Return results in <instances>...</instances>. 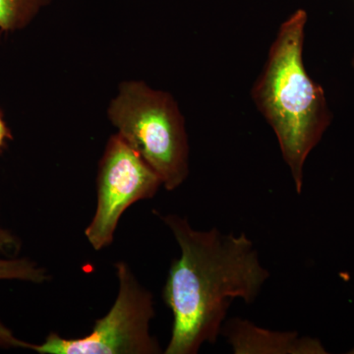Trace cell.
Returning a JSON list of instances; mask_svg holds the SVG:
<instances>
[{"mask_svg": "<svg viewBox=\"0 0 354 354\" xmlns=\"http://www.w3.org/2000/svg\"><path fill=\"white\" fill-rule=\"evenodd\" d=\"M162 180L121 135L109 139L97 172V209L85 235L95 251L113 243L121 216L131 205L157 194Z\"/></svg>", "mask_w": 354, "mask_h": 354, "instance_id": "5b68a950", "label": "cell"}, {"mask_svg": "<svg viewBox=\"0 0 354 354\" xmlns=\"http://www.w3.org/2000/svg\"><path fill=\"white\" fill-rule=\"evenodd\" d=\"M118 293L106 316L95 321L90 334L65 339L51 333L41 344L20 341L12 333L3 339L4 348L31 349L41 354H158L160 344L151 335L155 317L153 295L139 283L125 262L115 264Z\"/></svg>", "mask_w": 354, "mask_h": 354, "instance_id": "277c9868", "label": "cell"}, {"mask_svg": "<svg viewBox=\"0 0 354 354\" xmlns=\"http://www.w3.org/2000/svg\"><path fill=\"white\" fill-rule=\"evenodd\" d=\"M53 0H0V35L28 27Z\"/></svg>", "mask_w": 354, "mask_h": 354, "instance_id": "52a82bcc", "label": "cell"}, {"mask_svg": "<svg viewBox=\"0 0 354 354\" xmlns=\"http://www.w3.org/2000/svg\"><path fill=\"white\" fill-rule=\"evenodd\" d=\"M21 249L20 239L0 225V253L13 257Z\"/></svg>", "mask_w": 354, "mask_h": 354, "instance_id": "9c48e42d", "label": "cell"}, {"mask_svg": "<svg viewBox=\"0 0 354 354\" xmlns=\"http://www.w3.org/2000/svg\"><path fill=\"white\" fill-rule=\"evenodd\" d=\"M48 279L46 270L29 258L0 257V281L43 283Z\"/></svg>", "mask_w": 354, "mask_h": 354, "instance_id": "ba28073f", "label": "cell"}, {"mask_svg": "<svg viewBox=\"0 0 354 354\" xmlns=\"http://www.w3.org/2000/svg\"><path fill=\"white\" fill-rule=\"evenodd\" d=\"M108 116L165 189L183 185L190 171L189 141L183 114L169 93L143 81H125L109 104Z\"/></svg>", "mask_w": 354, "mask_h": 354, "instance_id": "3957f363", "label": "cell"}, {"mask_svg": "<svg viewBox=\"0 0 354 354\" xmlns=\"http://www.w3.org/2000/svg\"><path fill=\"white\" fill-rule=\"evenodd\" d=\"M353 66L354 67V55H353Z\"/></svg>", "mask_w": 354, "mask_h": 354, "instance_id": "8fae6325", "label": "cell"}, {"mask_svg": "<svg viewBox=\"0 0 354 354\" xmlns=\"http://www.w3.org/2000/svg\"><path fill=\"white\" fill-rule=\"evenodd\" d=\"M11 140H13L12 133L4 120L3 113L0 111V153L6 150L7 142Z\"/></svg>", "mask_w": 354, "mask_h": 354, "instance_id": "30bf717a", "label": "cell"}, {"mask_svg": "<svg viewBox=\"0 0 354 354\" xmlns=\"http://www.w3.org/2000/svg\"><path fill=\"white\" fill-rule=\"evenodd\" d=\"M221 334L235 354L326 353L315 339L300 337L295 332H278L258 327L246 319L225 321Z\"/></svg>", "mask_w": 354, "mask_h": 354, "instance_id": "8992f818", "label": "cell"}, {"mask_svg": "<svg viewBox=\"0 0 354 354\" xmlns=\"http://www.w3.org/2000/svg\"><path fill=\"white\" fill-rule=\"evenodd\" d=\"M180 248L162 290L174 316L165 354H196L215 344L235 299L252 304L270 277L245 234L203 232L186 218L158 214Z\"/></svg>", "mask_w": 354, "mask_h": 354, "instance_id": "6da1fadb", "label": "cell"}, {"mask_svg": "<svg viewBox=\"0 0 354 354\" xmlns=\"http://www.w3.org/2000/svg\"><path fill=\"white\" fill-rule=\"evenodd\" d=\"M307 21L306 11L297 9L279 26L251 88V99L276 135L299 194L305 162L333 120L325 91L305 68Z\"/></svg>", "mask_w": 354, "mask_h": 354, "instance_id": "7a4b0ae2", "label": "cell"}]
</instances>
